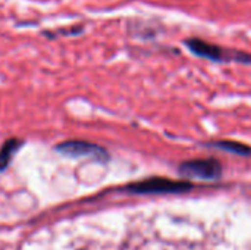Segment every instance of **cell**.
Wrapping results in <instances>:
<instances>
[{
	"instance_id": "obj_5",
	"label": "cell",
	"mask_w": 251,
	"mask_h": 250,
	"mask_svg": "<svg viewBox=\"0 0 251 250\" xmlns=\"http://www.w3.org/2000/svg\"><path fill=\"white\" fill-rule=\"evenodd\" d=\"M21 146H22V141L19 139H9L4 141V144L0 149V171L7 168L9 162L12 161L13 155L18 152Z\"/></svg>"
},
{
	"instance_id": "obj_1",
	"label": "cell",
	"mask_w": 251,
	"mask_h": 250,
	"mask_svg": "<svg viewBox=\"0 0 251 250\" xmlns=\"http://www.w3.org/2000/svg\"><path fill=\"white\" fill-rule=\"evenodd\" d=\"M193 189V184L187 181H174L168 178H150L126 187L129 193L135 194H168V193H185Z\"/></svg>"
},
{
	"instance_id": "obj_4",
	"label": "cell",
	"mask_w": 251,
	"mask_h": 250,
	"mask_svg": "<svg viewBox=\"0 0 251 250\" xmlns=\"http://www.w3.org/2000/svg\"><path fill=\"white\" fill-rule=\"evenodd\" d=\"M179 172L184 177L216 180L222 174V167L216 159H194L179 165Z\"/></svg>"
},
{
	"instance_id": "obj_2",
	"label": "cell",
	"mask_w": 251,
	"mask_h": 250,
	"mask_svg": "<svg viewBox=\"0 0 251 250\" xmlns=\"http://www.w3.org/2000/svg\"><path fill=\"white\" fill-rule=\"evenodd\" d=\"M185 44L188 46V49L200 56V57H206L210 60H216V62H222V60H237V62H244V63H251V55L247 53H238V52H225L221 46L207 43L204 40L200 38H190L185 41Z\"/></svg>"
},
{
	"instance_id": "obj_6",
	"label": "cell",
	"mask_w": 251,
	"mask_h": 250,
	"mask_svg": "<svg viewBox=\"0 0 251 250\" xmlns=\"http://www.w3.org/2000/svg\"><path fill=\"white\" fill-rule=\"evenodd\" d=\"M209 146L225 150V152H231V153H235V155H241V156H250L251 155V147L243 144V143H238V141H225V140H222V141H215V143H212Z\"/></svg>"
},
{
	"instance_id": "obj_3",
	"label": "cell",
	"mask_w": 251,
	"mask_h": 250,
	"mask_svg": "<svg viewBox=\"0 0 251 250\" xmlns=\"http://www.w3.org/2000/svg\"><path fill=\"white\" fill-rule=\"evenodd\" d=\"M56 150L65 156L71 158H93L99 162H106L109 159V153L99 144L81 141V140H69L56 146Z\"/></svg>"
}]
</instances>
